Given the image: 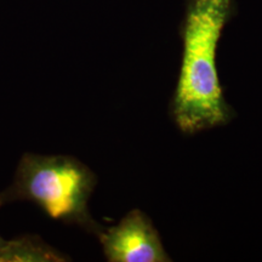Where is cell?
Segmentation results:
<instances>
[{
	"label": "cell",
	"instance_id": "cell-1",
	"mask_svg": "<svg viewBox=\"0 0 262 262\" xmlns=\"http://www.w3.org/2000/svg\"><path fill=\"white\" fill-rule=\"evenodd\" d=\"M233 0H187L181 25L182 57L178 83L169 104L182 135L225 126L235 117L219 78L217 48L233 15Z\"/></svg>",
	"mask_w": 262,
	"mask_h": 262
},
{
	"label": "cell",
	"instance_id": "cell-2",
	"mask_svg": "<svg viewBox=\"0 0 262 262\" xmlns=\"http://www.w3.org/2000/svg\"><path fill=\"white\" fill-rule=\"evenodd\" d=\"M97 178L89 166L71 156L25 153L14 181L0 193L3 205L31 202L51 220L78 226L96 235L102 228L89 211V201Z\"/></svg>",
	"mask_w": 262,
	"mask_h": 262
},
{
	"label": "cell",
	"instance_id": "cell-3",
	"mask_svg": "<svg viewBox=\"0 0 262 262\" xmlns=\"http://www.w3.org/2000/svg\"><path fill=\"white\" fill-rule=\"evenodd\" d=\"M96 237L110 262H170L159 232L148 215L134 209L119 224L102 227Z\"/></svg>",
	"mask_w": 262,
	"mask_h": 262
},
{
	"label": "cell",
	"instance_id": "cell-4",
	"mask_svg": "<svg viewBox=\"0 0 262 262\" xmlns=\"http://www.w3.org/2000/svg\"><path fill=\"white\" fill-rule=\"evenodd\" d=\"M67 255L45 243L37 235H21L6 241L0 250V262H63Z\"/></svg>",
	"mask_w": 262,
	"mask_h": 262
},
{
	"label": "cell",
	"instance_id": "cell-5",
	"mask_svg": "<svg viewBox=\"0 0 262 262\" xmlns=\"http://www.w3.org/2000/svg\"><path fill=\"white\" fill-rule=\"evenodd\" d=\"M2 206H3V204H2V202H0V208H2ZM5 242H6V239H4L2 235H0V250H2V248L4 247Z\"/></svg>",
	"mask_w": 262,
	"mask_h": 262
}]
</instances>
